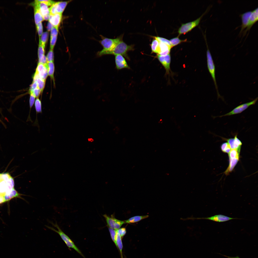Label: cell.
Returning a JSON list of instances; mask_svg holds the SVG:
<instances>
[{"mask_svg":"<svg viewBox=\"0 0 258 258\" xmlns=\"http://www.w3.org/2000/svg\"><path fill=\"white\" fill-rule=\"evenodd\" d=\"M215 3L164 7L147 25L149 43L161 44L170 40L186 41L203 12Z\"/></svg>","mask_w":258,"mask_h":258,"instance_id":"1","label":"cell"},{"mask_svg":"<svg viewBox=\"0 0 258 258\" xmlns=\"http://www.w3.org/2000/svg\"><path fill=\"white\" fill-rule=\"evenodd\" d=\"M101 19H107L114 26L129 51L132 60L147 58L149 47L147 25L144 17L128 8L113 6L106 1L101 9L95 12Z\"/></svg>","mask_w":258,"mask_h":258,"instance_id":"2","label":"cell"},{"mask_svg":"<svg viewBox=\"0 0 258 258\" xmlns=\"http://www.w3.org/2000/svg\"><path fill=\"white\" fill-rule=\"evenodd\" d=\"M106 217L114 222L120 235L137 242L144 225L143 191L132 195L115 189Z\"/></svg>","mask_w":258,"mask_h":258,"instance_id":"3","label":"cell"},{"mask_svg":"<svg viewBox=\"0 0 258 258\" xmlns=\"http://www.w3.org/2000/svg\"><path fill=\"white\" fill-rule=\"evenodd\" d=\"M186 48V41L179 40L149 44L147 66L162 81L175 83L184 64Z\"/></svg>","mask_w":258,"mask_h":258,"instance_id":"4","label":"cell"},{"mask_svg":"<svg viewBox=\"0 0 258 258\" xmlns=\"http://www.w3.org/2000/svg\"><path fill=\"white\" fill-rule=\"evenodd\" d=\"M103 24V58L108 76L132 60L128 48L111 22L101 19Z\"/></svg>","mask_w":258,"mask_h":258,"instance_id":"5","label":"cell"},{"mask_svg":"<svg viewBox=\"0 0 258 258\" xmlns=\"http://www.w3.org/2000/svg\"><path fill=\"white\" fill-rule=\"evenodd\" d=\"M144 196V225L159 240L163 247L161 219L164 199L160 185H152L142 189Z\"/></svg>","mask_w":258,"mask_h":258,"instance_id":"6","label":"cell"},{"mask_svg":"<svg viewBox=\"0 0 258 258\" xmlns=\"http://www.w3.org/2000/svg\"><path fill=\"white\" fill-rule=\"evenodd\" d=\"M116 137L114 147V169L117 180L126 175L133 166L134 144L131 143L124 133L119 116H118Z\"/></svg>","mask_w":258,"mask_h":258,"instance_id":"7","label":"cell"},{"mask_svg":"<svg viewBox=\"0 0 258 258\" xmlns=\"http://www.w3.org/2000/svg\"><path fill=\"white\" fill-rule=\"evenodd\" d=\"M144 106L145 98L142 95H137L126 101L123 113H118L125 136L134 145L137 131L143 118Z\"/></svg>","mask_w":258,"mask_h":258,"instance_id":"8","label":"cell"},{"mask_svg":"<svg viewBox=\"0 0 258 258\" xmlns=\"http://www.w3.org/2000/svg\"><path fill=\"white\" fill-rule=\"evenodd\" d=\"M142 189L152 185H161V166L159 149H151L144 157L139 171Z\"/></svg>","mask_w":258,"mask_h":258,"instance_id":"9","label":"cell"},{"mask_svg":"<svg viewBox=\"0 0 258 258\" xmlns=\"http://www.w3.org/2000/svg\"><path fill=\"white\" fill-rule=\"evenodd\" d=\"M109 83L115 107L119 113L128 98V81L125 68H120L109 76Z\"/></svg>","mask_w":258,"mask_h":258,"instance_id":"10","label":"cell"},{"mask_svg":"<svg viewBox=\"0 0 258 258\" xmlns=\"http://www.w3.org/2000/svg\"><path fill=\"white\" fill-rule=\"evenodd\" d=\"M171 108L152 113L150 128L151 149H159L171 117Z\"/></svg>","mask_w":258,"mask_h":258,"instance_id":"11","label":"cell"},{"mask_svg":"<svg viewBox=\"0 0 258 258\" xmlns=\"http://www.w3.org/2000/svg\"><path fill=\"white\" fill-rule=\"evenodd\" d=\"M174 83L161 81L152 90V113L163 108H171L174 101Z\"/></svg>","mask_w":258,"mask_h":258,"instance_id":"12","label":"cell"},{"mask_svg":"<svg viewBox=\"0 0 258 258\" xmlns=\"http://www.w3.org/2000/svg\"><path fill=\"white\" fill-rule=\"evenodd\" d=\"M113 258H134L137 242L128 240L119 232H115L107 241Z\"/></svg>","mask_w":258,"mask_h":258,"instance_id":"13","label":"cell"},{"mask_svg":"<svg viewBox=\"0 0 258 258\" xmlns=\"http://www.w3.org/2000/svg\"><path fill=\"white\" fill-rule=\"evenodd\" d=\"M113 6L119 8H128L135 10L144 18L145 17H154L165 6L160 3L150 0H137V1H117L109 0Z\"/></svg>","mask_w":258,"mask_h":258,"instance_id":"14","label":"cell"},{"mask_svg":"<svg viewBox=\"0 0 258 258\" xmlns=\"http://www.w3.org/2000/svg\"><path fill=\"white\" fill-rule=\"evenodd\" d=\"M115 189L123 190L133 195L142 191L139 171L134 166L129 169L124 177L117 180Z\"/></svg>","mask_w":258,"mask_h":258,"instance_id":"15","label":"cell"},{"mask_svg":"<svg viewBox=\"0 0 258 258\" xmlns=\"http://www.w3.org/2000/svg\"><path fill=\"white\" fill-rule=\"evenodd\" d=\"M160 81H161L160 78L147 66V69L144 71L143 77H142V86L144 92L146 93L150 92L154 86Z\"/></svg>","mask_w":258,"mask_h":258,"instance_id":"16","label":"cell"},{"mask_svg":"<svg viewBox=\"0 0 258 258\" xmlns=\"http://www.w3.org/2000/svg\"><path fill=\"white\" fill-rule=\"evenodd\" d=\"M92 258H113L111 249L108 244H98V248Z\"/></svg>","mask_w":258,"mask_h":258,"instance_id":"17","label":"cell"}]
</instances>
